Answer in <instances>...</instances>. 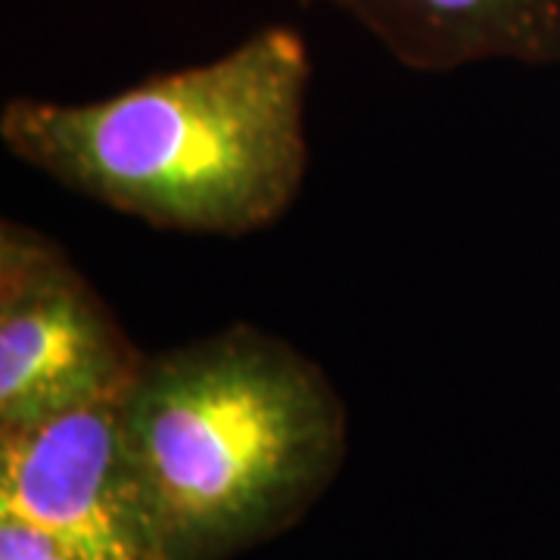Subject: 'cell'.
<instances>
[{"mask_svg": "<svg viewBox=\"0 0 560 560\" xmlns=\"http://www.w3.org/2000/svg\"><path fill=\"white\" fill-rule=\"evenodd\" d=\"M0 560H101L54 529L0 514Z\"/></svg>", "mask_w": 560, "mask_h": 560, "instance_id": "8992f818", "label": "cell"}, {"mask_svg": "<svg viewBox=\"0 0 560 560\" xmlns=\"http://www.w3.org/2000/svg\"><path fill=\"white\" fill-rule=\"evenodd\" d=\"M0 514L101 560H156L119 399L0 430Z\"/></svg>", "mask_w": 560, "mask_h": 560, "instance_id": "277c9868", "label": "cell"}, {"mask_svg": "<svg viewBox=\"0 0 560 560\" xmlns=\"http://www.w3.org/2000/svg\"><path fill=\"white\" fill-rule=\"evenodd\" d=\"M408 69L560 66V0H330Z\"/></svg>", "mask_w": 560, "mask_h": 560, "instance_id": "5b68a950", "label": "cell"}, {"mask_svg": "<svg viewBox=\"0 0 560 560\" xmlns=\"http://www.w3.org/2000/svg\"><path fill=\"white\" fill-rule=\"evenodd\" d=\"M305 3H312V0H305Z\"/></svg>", "mask_w": 560, "mask_h": 560, "instance_id": "52a82bcc", "label": "cell"}, {"mask_svg": "<svg viewBox=\"0 0 560 560\" xmlns=\"http://www.w3.org/2000/svg\"><path fill=\"white\" fill-rule=\"evenodd\" d=\"M143 361L60 243L0 221V430L119 399Z\"/></svg>", "mask_w": 560, "mask_h": 560, "instance_id": "3957f363", "label": "cell"}, {"mask_svg": "<svg viewBox=\"0 0 560 560\" xmlns=\"http://www.w3.org/2000/svg\"><path fill=\"white\" fill-rule=\"evenodd\" d=\"M121 420L156 560H228L283 533L349 440L324 368L253 324L147 355Z\"/></svg>", "mask_w": 560, "mask_h": 560, "instance_id": "7a4b0ae2", "label": "cell"}, {"mask_svg": "<svg viewBox=\"0 0 560 560\" xmlns=\"http://www.w3.org/2000/svg\"><path fill=\"white\" fill-rule=\"evenodd\" d=\"M312 60L261 28L219 60L88 103L20 97L0 140L66 190L160 231L243 237L287 215L308 168Z\"/></svg>", "mask_w": 560, "mask_h": 560, "instance_id": "6da1fadb", "label": "cell"}]
</instances>
